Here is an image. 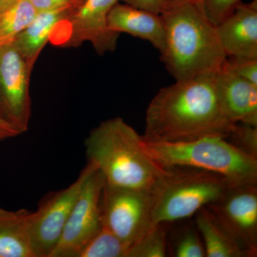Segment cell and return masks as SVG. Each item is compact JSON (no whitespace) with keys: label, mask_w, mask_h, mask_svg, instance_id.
Wrapping results in <instances>:
<instances>
[{"label":"cell","mask_w":257,"mask_h":257,"mask_svg":"<svg viewBox=\"0 0 257 257\" xmlns=\"http://www.w3.org/2000/svg\"><path fill=\"white\" fill-rule=\"evenodd\" d=\"M207 207L246 257L257 256V183L231 186Z\"/></svg>","instance_id":"30bf717a"},{"label":"cell","mask_w":257,"mask_h":257,"mask_svg":"<svg viewBox=\"0 0 257 257\" xmlns=\"http://www.w3.org/2000/svg\"><path fill=\"white\" fill-rule=\"evenodd\" d=\"M124 4L138 9L145 10L157 15H161L166 5V0H119Z\"/></svg>","instance_id":"d4e9b609"},{"label":"cell","mask_w":257,"mask_h":257,"mask_svg":"<svg viewBox=\"0 0 257 257\" xmlns=\"http://www.w3.org/2000/svg\"><path fill=\"white\" fill-rule=\"evenodd\" d=\"M167 168L153 191L152 225L190 217L234 186L225 177L209 171L186 167Z\"/></svg>","instance_id":"5b68a950"},{"label":"cell","mask_w":257,"mask_h":257,"mask_svg":"<svg viewBox=\"0 0 257 257\" xmlns=\"http://www.w3.org/2000/svg\"><path fill=\"white\" fill-rule=\"evenodd\" d=\"M153 204V191L106 182L101 199L102 224L131 246L152 226Z\"/></svg>","instance_id":"8992f818"},{"label":"cell","mask_w":257,"mask_h":257,"mask_svg":"<svg viewBox=\"0 0 257 257\" xmlns=\"http://www.w3.org/2000/svg\"><path fill=\"white\" fill-rule=\"evenodd\" d=\"M80 1H82V0H80Z\"/></svg>","instance_id":"f546056e"},{"label":"cell","mask_w":257,"mask_h":257,"mask_svg":"<svg viewBox=\"0 0 257 257\" xmlns=\"http://www.w3.org/2000/svg\"><path fill=\"white\" fill-rule=\"evenodd\" d=\"M37 14L29 0H18L0 14V45L13 43Z\"/></svg>","instance_id":"ac0fdd59"},{"label":"cell","mask_w":257,"mask_h":257,"mask_svg":"<svg viewBox=\"0 0 257 257\" xmlns=\"http://www.w3.org/2000/svg\"><path fill=\"white\" fill-rule=\"evenodd\" d=\"M226 140L248 155L257 157V127L236 124Z\"/></svg>","instance_id":"7402d4cb"},{"label":"cell","mask_w":257,"mask_h":257,"mask_svg":"<svg viewBox=\"0 0 257 257\" xmlns=\"http://www.w3.org/2000/svg\"><path fill=\"white\" fill-rule=\"evenodd\" d=\"M119 0H82L69 17L70 35L69 47H78L89 42L99 55L113 52L117 45L119 34L108 26V15Z\"/></svg>","instance_id":"8fae6325"},{"label":"cell","mask_w":257,"mask_h":257,"mask_svg":"<svg viewBox=\"0 0 257 257\" xmlns=\"http://www.w3.org/2000/svg\"><path fill=\"white\" fill-rule=\"evenodd\" d=\"M105 183L104 176L96 168L84 182L50 257H79L98 232L102 226L101 199Z\"/></svg>","instance_id":"ba28073f"},{"label":"cell","mask_w":257,"mask_h":257,"mask_svg":"<svg viewBox=\"0 0 257 257\" xmlns=\"http://www.w3.org/2000/svg\"><path fill=\"white\" fill-rule=\"evenodd\" d=\"M174 256L206 257L204 243L196 226H188L182 231L176 243Z\"/></svg>","instance_id":"44dd1931"},{"label":"cell","mask_w":257,"mask_h":257,"mask_svg":"<svg viewBox=\"0 0 257 257\" xmlns=\"http://www.w3.org/2000/svg\"><path fill=\"white\" fill-rule=\"evenodd\" d=\"M195 214L196 227L202 237L206 257H246L242 248L207 207Z\"/></svg>","instance_id":"e0dca14e"},{"label":"cell","mask_w":257,"mask_h":257,"mask_svg":"<svg viewBox=\"0 0 257 257\" xmlns=\"http://www.w3.org/2000/svg\"><path fill=\"white\" fill-rule=\"evenodd\" d=\"M130 245L102 224L79 257H127Z\"/></svg>","instance_id":"d6986e66"},{"label":"cell","mask_w":257,"mask_h":257,"mask_svg":"<svg viewBox=\"0 0 257 257\" xmlns=\"http://www.w3.org/2000/svg\"><path fill=\"white\" fill-rule=\"evenodd\" d=\"M186 1H198L201 3V0H166L165 7L167 6V5L177 4V3H182V2Z\"/></svg>","instance_id":"f1b7e54d"},{"label":"cell","mask_w":257,"mask_h":257,"mask_svg":"<svg viewBox=\"0 0 257 257\" xmlns=\"http://www.w3.org/2000/svg\"><path fill=\"white\" fill-rule=\"evenodd\" d=\"M87 162L79 177L67 188L51 192L42 197L33 211L32 239L35 257H50L60 239L66 223L89 176L95 170Z\"/></svg>","instance_id":"52a82bcc"},{"label":"cell","mask_w":257,"mask_h":257,"mask_svg":"<svg viewBox=\"0 0 257 257\" xmlns=\"http://www.w3.org/2000/svg\"><path fill=\"white\" fill-rule=\"evenodd\" d=\"M87 162L96 166L106 183L154 191L167 172L145 153L141 135L120 117L102 121L84 141Z\"/></svg>","instance_id":"3957f363"},{"label":"cell","mask_w":257,"mask_h":257,"mask_svg":"<svg viewBox=\"0 0 257 257\" xmlns=\"http://www.w3.org/2000/svg\"><path fill=\"white\" fill-rule=\"evenodd\" d=\"M241 3V0H201L204 13L216 26L229 16Z\"/></svg>","instance_id":"cb8c5ba5"},{"label":"cell","mask_w":257,"mask_h":257,"mask_svg":"<svg viewBox=\"0 0 257 257\" xmlns=\"http://www.w3.org/2000/svg\"><path fill=\"white\" fill-rule=\"evenodd\" d=\"M160 15L165 31V49L161 58L176 81L221 69L226 55L216 26L207 18L200 2L167 5Z\"/></svg>","instance_id":"7a4b0ae2"},{"label":"cell","mask_w":257,"mask_h":257,"mask_svg":"<svg viewBox=\"0 0 257 257\" xmlns=\"http://www.w3.org/2000/svg\"><path fill=\"white\" fill-rule=\"evenodd\" d=\"M32 218L33 211L0 208V257H35Z\"/></svg>","instance_id":"2e32d148"},{"label":"cell","mask_w":257,"mask_h":257,"mask_svg":"<svg viewBox=\"0 0 257 257\" xmlns=\"http://www.w3.org/2000/svg\"><path fill=\"white\" fill-rule=\"evenodd\" d=\"M166 224L152 225L143 236L130 246L127 257H165L167 251Z\"/></svg>","instance_id":"ffe728a7"},{"label":"cell","mask_w":257,"mask_h":257,"mask_svg":"<svg viewBox=\"0 0 257 257\" xmlns=\"http://www.w3.org/2000/svg\"><path fill=\"white\" fill-rule=\"evenodd\" d=\"M79 3L37 13L33 21L15 38L13 45L32 71L54 30L60 23L68 21Z\"/></svg>","instance_id":"9a60e30c"},{"label":"cell","mask_w":257,"mask_h":257,"mask_svg":"<svg viewBox=\"0 0 257 257\" xmlns=\"http://www.w3.org/2000/svg\"><path fill=\"white\" fill-rule=\"evenodd\" d=\"M19 135H20V133L18 130H15L12 125L0 116V142L14 138Z\"/></svg>","instance_id":"4316f807"},{"label":"cell","mask_w":257,"mask_h":257,"mask_svg":"<svg viewBox=\"0 0 257 257\" xmlns=\"http://www.w3.org/2000/svg\"><path fill=\"white\" fill-rule=\"evenodd\" d=\"M108 26L116 33L124 32L147 40L160 54L165 50V27L160 15L117 3L108 15Z\"/></svg>","instance_id":"5bb4252c"},{"label":"cell","mask_w":257,"mask_h":257,"mask_svg":"<svg viewBox=\"0 0 257 257\" xmlns=\"http://www.w3.org/2000/svg\"><path fill=\"white\" fill-rule=\"evenodd\" d=\"M18 0H0V14L13 6Z\"/></svg>","instance_id":"83f0119b"},{"label":"cell","mask_w":257,"mask_h":257,"mask_svg":"<svg viewBox=\"0 0 257 257\" xmlns=\"http://www.w3.org/2000/svg\"><path fill=\"white\" fill-rule=\"evenodd\" d=\"M215 73L176 81L160 89L147 107L143 139L163 143L227 139L236 124L223 109Z\"/></svg>","instance_id":"6da1fadb"},{"label":"cell","mask_w":257,"mask_h":257,"mask_svg":"<svg viewBox=\"0 0 257 257\" xmlns=\"http://www.w3.org/2000/svg\"><path fill=\"white\" fill-rule=\"evenodd\" d=\"M142 148L163 167H186L209 171L233 185L257 183V157L241 151L228 140L208 137L179 143L148 141L141 135Z\"/></svg>","instance_id":"277c9868"},{"label":"cell","mask_w":257,"mask_h":257,"mask_svg":"<svg viewBox=\"0 0 257 257\" xmlns=\"http://www.w3.org/2000/svg\"><path fill=\"white\" fill-rule=\"evenodd\" d=\"M216 89L223 109L235 124L257 127V86L224 67L215 73Z\"/></svg>","instance_id":"4fadbf2b"},{"label":"cell","mask_w":257,"mask_h":257,"mask_svg":"<svg viewBox=\"0 0 257 257\" xmlns=\"http://www.w3.org/2000/svg\"><path fill=\"white\" fill-rule=\"evenodd\" d=\"M223 67L257 86V58L226 57Z\"/></svg>","instance_id":"603a6c76"},{"label":"cell","mask_w":257,"mask_h":257,"mask_svg":"<svg viewBox=\"0 0 257 257\" xmlns=\"http://www.w3.org/2000/svg\"><path fill=\"white\" fill-rule=\"evenodd\" d=\"M31 72L13 43L0 45V116L20 135L31 119Z\"/></svg>","instance_id":"9c48e42d"},{"label":"cell","mask_w":257,"mask_h":257,"mask_svg":"<svg viewBox=\"0 0 257 257\" xmlns=\"http://www.w3.org/2000/svg\"><path fill=\"white\" fill-rule=\"evenodd\" d=\"M37 13L77 4L80 0H29Z\"/></svg>","instance_id":"484cf974"},{"label":"cell","mask_w":257,"mask_h":257,"mask_svg":"<svg viewBox=\"0 0 257 257\" xmlns=\"http://www.w3.org/2000/svg\"><path fill=\"white\" fill-rule=\"evenodd\" d=\"M226 57L257 58V1L241 3L216 26Z\"/></svg>","instance_id":"7c38bea8"}]
</instances>
